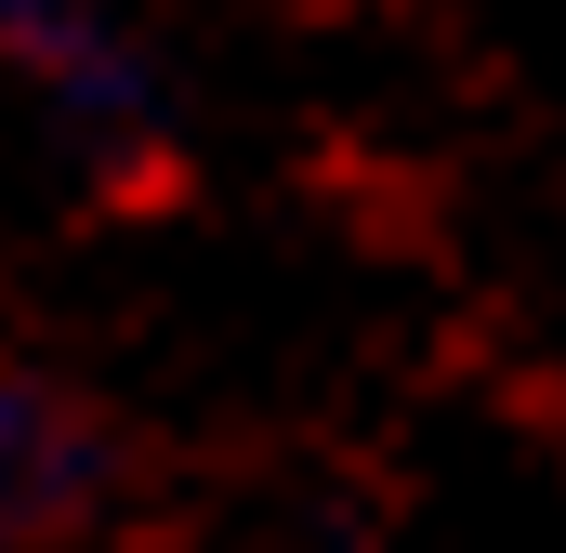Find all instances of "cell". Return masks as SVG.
<instances>
[{"mask_svg":"<svg viewBox=\"0 0 566 553\" xmlns=\"http://www.w3.org/2000/svg\"><path fill=\"white\" fill-rule=\"evenodd\" d=\"M0 53H27V66H53L66 93H119V53H106V27H93V0H0Z\"/></svg>","mask_w":566,"mask_h":553,"instance_id":"7a4b0ae2","label":"cell"},{"mask_svg":"<svg viewBox=\"0 0 566 553\" xmlns=\"http://www.w3.org/2000/svg\"><path fill=\"white\" fill-rule=\"evenodd\" d=\"M106 488V435L40 396V383H0V541H53L80 528V501Z\"/></svg>","mask_w":566,"mask_h":553,"instance_id":"6da1fadb","label":"cell"}]
</instances>
